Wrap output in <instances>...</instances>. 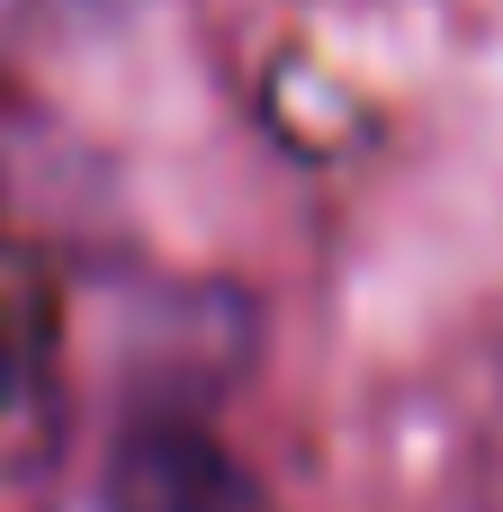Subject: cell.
I'll list each match as a JSON object with an SVG mask.
<instances>
[{"instance_id":"cell-1","label":"cell","mask_w":503,"mask_h":512,"mask_svg":"<svg viewBox=\"0 0 503 512\" xmlns=\"http://www.w3.org/2000/svg\"><path fill=\"white\" fill-rule=\"evenodd\" d=\"M108 512H279L261 477L198 423H135L108 459Z\"/></svg>"}]
</instances>
